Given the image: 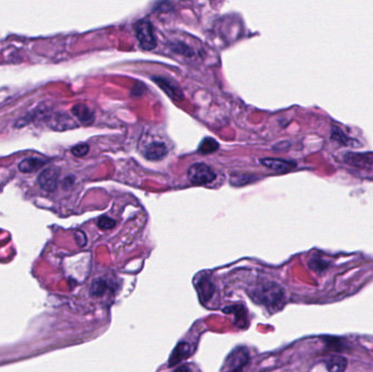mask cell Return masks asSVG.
I'll return each mask as SVG.
<instances>
[{"label":"cell","mask_w":373,"mask_h":372,"mask_svg":"<svg viewBox=\"0 0 373 372\" xmlns=\"http://www.w3.org/2000/svg\"><path fill=\"white\" fill-rule=\"evenodd\" d=\"M253 299L256 302L262 303L267 308L279 309L283 306L284 292L276 284H265L253 292Z\"/></svg>","instance_id":"1"},{"label":"cell","mask_w":373,"mask_h":372,"mask_svg":"<svg viewBox=\"0 0 373 372\" xmlns=\"http://www.w3.org/2000/svg\"><path fill=\"white\" fill-rule=\"evenodd\" d=\"M134 31H136V35L140 46L144 50H153L156 47L157 42L153 32V25L148 20H140V21H138L134 24Z\"/></svg>","instance_id":"2"},{"label":"cell","mask_w":373,"mask_h":372,"mask_svg":"<svg viewBox=\"0 0 373 372\" xmlns=\"http://www.w3.org/2000/svg\"><path fill=\"white\" fill-rule=\"evenodd\" d=\"M186 176L190 183L194 185H207L213 183L216 175L209 165L204 163H195L189 167Z\"/></svg>","instance_id":"3"},{"label":"cell","mask_w":373,"mask_h":372,"mask_svg":"<svg viewBox=\"0 0 373 372\" xmlns=\"http://www.w3.org/2000/svg\"><path fill=\"white\" fill-rule=\"evenodd\" d=\"M249 361V353L245 347H238L232 350L225 361L222 372H241Z\"/></svg>","instance_id":"4"},{"label":"cell","mask_w":373,"mask_h":372,"mask_svg":"<svg viewBox=\"0 0 373 372\" xmlns=\"http://www.w3.org/2000/svg\"><path fill=\"white\" fill-rule=\"evenodd\" d=\"M58 179L59 169L56 167H48L38 175L37 183L43 190L47 191V192H54L58 186Z\"/></svg>","instance_id":"5"},{"label":"cell","mask_w":373,"mask_h":372,"mask_svg":"<svg viewBox=\"0 0 373 372\" xmlns=\"http://www.w3.org/2000/svg\"><path fill=\"white\" fill-rule=\"evenodd\" d=\"M344 161L354 167H369L373 165V154L349 152L344 154Z\"/></svg>","instance_id":"6"},{"label":"cell","mask_w":373,"mask_h":372,"mask_svg":"<svg viewBox=\"0 0 373 372\" xmlns=\"http://www.w3.org/2000/svg\"><path fill=\"white\" fill-rule=\"evenodd\" d=\"M152 79L155 83H156L169 97H172L173 100L180 101L184 97L183 92L180 91L179 86L175 85L170 80L164 79V77H159V76H153Z\"/></svg>","instance_id":"7"},{"label":"cell","mask_w":373,"mask_h":372,"mask_svg":"<svg viewBox=\"0 0 373 372\" xmlns=\"http://www.w3.org/2000/svg\"><path fill=\"white\" fill-rule=\"evenodd\" d=\"M168 153L167 147L163 142H152L144 151V156L149 161H159Z\"/></svg>","instance_id":"8"},{"label":"cell","mask_w":373,"mask_h":372,"mask_svg":"<svg viewBox=\"0 0 373 372\" xmlns=\"http://www.w3.org/2000/svg\"><path fill=\"white\" fill-rule=\"evenodd\" d=\"M190 350H191V347L188 343H186V342L179 343L177 346H176V348L173 350L172 355H170L169 360H168V366L174 367L177 364L181 363V361L186 359V357H189Z\"/></svg>","instance_id":"9"},{"label":"cell","mask_w":373,"mask_h":372,"mask_svg":"<svg viewBox=\"0 0 373 372\" xmlns=\"http://www.w3.org/2000/svg\"><path fill=\"white\" fill-rule=\"evenodd\" d=\"M195 288L199 293V297L202 302L209 301L214 294L213 283H212L207 277H203V278H201L200 281H198V283L195 284Z\"/></svg>","instance_id":"10"},{"label":"cell","mask_w":373,"mask_h":372,"mask_svg":"<svg viewBox=\"0 0 373 372\" xmlns=\"http://www.w3.org/2000/svg\"><path fill=\"white\" fill-rule=\"evenodd\" d=\"M76 127L75 121L72 120V118L66 113H57L56 116L51 118L50 128H53L54 130H67V129H71Z\"/></svg>","instance_id":"11"},{"label":"cell","mask_w":373,"mask_h":372,"mask_svg":"<svg viewBox=\"0 0 373 372\" xmlns=\"http://www.w3.org/2000/svg\"><path fill=\"white\" fill-rule=\"evenodd\" d=\"M260 163L264 166L275 170V172L282 173V172H286V170L293 168L295 166V164L288 161H284V159H278V158H262L260 159Z\"/></svg>","instance_id":"12"},{"label":"cell","mask_w":373,"mask_h":372,"mask_svg":"<svg viewBox=\"0 0 373 372\" xmlns=\"http://www.w3.org/2000/svg\"><path fill=\"white\" fill-rule=\"evenodd\" d=\"M331 138L332 140H334L336 142H338L341 146L345 147H349V148H357V147H361V143L356 140V139H352L347 137L346 134L340 130V129L333 127L332 128V133H331Z\"/></svg>","instance_id":"13"},{"label":"cell","mask_w":373,"mask_h":372,"mask_svg":"<svg viewBox=\"0 0 373 372\" xmlns=\"http://www.w3.org/2000/svg\"><path fill=\"white\" fill-rule=\"evenodd\" d=\"M72 113H74V116H75L77 119L80 120V122L84 123V125L91 123L93 120H94V113H93V112L86 105H83V104L75 105L74 107H72Z\"/></svg>","instance_id":"14"},{"label":"cell","mask_w":373,"mask_h":372,"mask_svg":"<svg viewBox=\"0 0 373 372\" xmlns=\"http://www.w3.org/2000/svg\"><path fill=\"white\" fill-rule=\"evenodd\" d=\"M45 162L43 159L37 158V157H30V158H25L22 162L19 164V170L22 173H33L35 170H37L40 168Z\"/></svg>","instance_id":"15"},{"label":"cell","mask_w":373,"mask_h":372,"mask_svg":"<svg viewBox=\"0 0 373 372\" xmlns=\"http://www.w3.org/2000/svg\"><path fill=\"white\" fill-rule=\"evenodd\" d=\"M224 312L226 313H234L235 314V319H236V324L239 328H245L247 325V313L246 310L242 306H231V307H226L224 308Z\"/></svg>","instance_id":"16"},{"label":"cell","mask_w":373,"mask_h":372,"mask_svg":"<svg viewBox=\"0 0 373 372\" xmlns=\"http://www.w3.org/2000/svg\"><path fill=\"white\" fill-rule=\"evenodd\" d=\"M347 367V360L343 356H333L326 363L329 372H344Z\"/></svg>","instance_id":"17"},{"label":"cell","mask_w":373,"mask_h":372,"mask_svg":"<svg viewBox=\"0 0 373 372\" xmlns=\"http://www.w3.org/2000/svg\"><path fill=\"white\" fill-rule=\"evenodd\" d=\"M219 149V143L213 138H205L199 146V152L202 154H210Z\"/></svg>","instance_id":"18"},{"label":"cell","mask_w":373,"mask_h":372,"mask_svg":"<svg viewBox=\"0 0 373 372\" xmlns=\"http://www.w3.org/2000/svg\"><path fill=\"white\" fill-rule=\"evenodd\" d=\"M107 288H108L107 282H105L104 280H96L93 282L91 285V288H90L91 295L94 297H101L106 293Z\"/></svg>","instance_id":"19"},{"label":"cell","mask_w":373,"mask_h":372,"mask_svg":"<svg viewBox=\"0 0 373 372\" xmlns=\"http://www.w3.org/2000/svg\"><path fill=\"white\" fill-rule=\"evenodd\" d=\"M115 225H116V221L108 218V216H102V218L97 222V226L103 230L112 229L115 227Z\"/></svg>","instance_id":"20"},{"label":"cell","mask_w":373,"mask_h":372,"mask_svg":"<svg viewBox=\"0 0 373 372\" xmlns=\"http://www.w3.org/2000/svg\"><path fill=\"white\" fill-rule=\"evenodd\" d=\"M89 149H90V148L86 143H80V144H77V146H75L74 148L71 149V153L76 157H83V156H85L87 153H89Z\"/></svg>","instance_id":"21"},{"label":"cell","mask_w":373,"mask_h":372,"mask_svg":"<svg viewBox=\"0 0 373 372\" xmlns=\"http://www.w3.org/2000/svg\"><path fill=\"white\" fill-rule=\"evenodd\" d=\"M75 240L77 242V245H79L80 247L85 246V244H86V237L84 235V232L76 231L75 232Z\"/></svg>","instance_id":"22"},{"label":"cell","mask_w":373,"mask_h":372,"mask_svg":"<svg viewBox=\"0 0 373 372\" xmlns=\"http://www.w3.org/2000/svg\"><path fill=\"white\" fill-rule=\"evenodd\" d=\"M74 178H72V177H67L65 180H64V187L65 188H67V186H68V185H72V184H74Z\"/></svg>","instance_id":"23"},{"label":"cell","mask_w":373,"mask_h":372,"mask_svg":"<svg viewBox=\"0 0 373 372\" xmlns=\"http://www.w3.org/2000/svg\"><path fill=\"white\" fill-rule=\"evenodd\" d=\"M174 372H191V371L186 368V367H180V368L176 369Z\"/></svg>","instance_id":"24"}]
</instances>
